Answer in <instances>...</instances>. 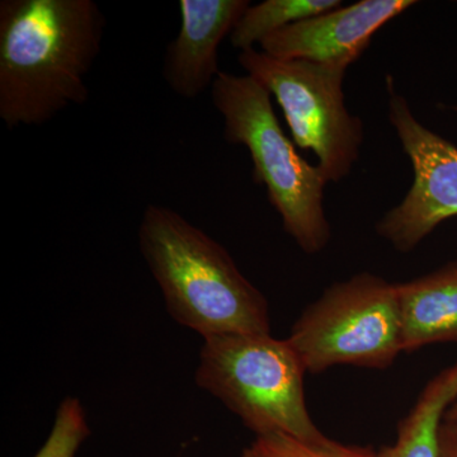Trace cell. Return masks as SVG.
<instances>
[{
    "label": "cell",
    "instance_id": "cell-11",
    "mask_svg": "<svg viewBox=\"0 0 457 457\" xmlns=\"http://www.w3.org/2000/svg\"><path fill=\"white\" fill-rule=\"evenodd\" d=\"M457 403V361L427 383L416 404L398 426L396 441L376 457H440V429Z\"/></svg>",
    "mask_w": 457,
    "mask_h": 457
},
{
    "label": "cell",
    "instance_id": "cell-1",
    "mask_svg": "<svg viewBox=\"0 0 457 457\" xmlns=\"http://www.w3.org/2000/svg\"><path fill=\"white\" fill-rule=\"evenodd\" d=\"M106 17L93 0L0 2V120L41 126L89 98Z\"/></svg>",
    "mask_w": 457,
    "mask_h": 457
},
{
    "label": "cell",
    "instance_id": "cell-2",
    "mask_svg": "<svg viewBox=\"0 0 457 457\" xmlns=\"http://www.w3.org/2000/svg\"><path fill=\"white\" fill-rule=\"evenodd\" d=\"M137 236L167 311L180 326L204 339L270 333L264 295L240 272L220 243L179 212L147 204Z\"/></svg>",
    "mask_w": 457,
    "mask_h": 457
},
{
    "label": "cell",
    "instance_id": "cell-4",
    "mask_svg": "<svg viewBox=\"0 0 457 457\" xmlns=\"http://www.w3.org/2000/svg\"><path fill=\"white\" fill-rule=\"evenodd\" d=\"M306 369L288 339L270 333L204 339L196 384L240 418L255 436L284 433L326 444L306 408Z\"/></svg>",
    "mask_w": 457,
    "mask_h": 457
},
{
    "label": "cell",
    "instance_id": "cell-3",
    "mask_svg": "<svg viewBox=\"0 0 457 457\" xmlns=\"http://www.w3.org/2000/svg\"><path fill=\"white\" fill-rule=\"evenodd\" d=\"M212 96L224 119L225 140L248 149L253 179L266 187L286 233L305 253L323 251L332 237L324 210L328 182L318 165L302 158L286 137L269 90L249 75L221 71Z\"/></svg>",
    "mask_w": 457,
    "mask_h": 457
},
{
    "label": "cell",
    "instance_id": "cell-10",
    "mask_svg": "<svg viewBox=\"0 0 457 457\" xmlns=\"http://www.w3.org/2000/svg\"><path fill=\"white\" fill-rule=\"evenodd\" d=\"M396 285L403 352L437 343L457 345V261Z\"/></svg>",
    "mask_w": 457,
    "mask_h": 457
},
{
    "label": "cell",
    "instance_id": "cell-7",
    "mask_svg": "<svg viewBox=\"0 0 457 457\" xmlns=\"http://www.w3.org/2000/svg\"><path fill=\"white\" fill-rule=\"evenodd\" d=\"M390 82V80H389ZM389 121L413 167L404 200L376 224L378 236L402 253L414 251L441 222L457 216V147L418 121L390 84Z\"/></svg>",
    "mask_w": 457,
    "mask_h": 457
},
{
    "label": "cell",
    "instance_id": "cell-17",
    "mask_svg": "<svg viewBox=\"0 0 457 457\" xmlns=\"http://www.w3.org/2000/svg\"><path fill=\"white\" fill-rule=\"evenodd\" d=\"M450 110L455 111V112H457V104L456 106H451Z\"/></svg>",
    "mask_w": 457,
    "mask_h": 457
},
{
    "label": "cell",
    "instance_id": "cell-8",
    "mask_svg": "<svg viewBox=\"0 0 457 457\" xmlns=\"http://www.w3.org/2000/svg\"><path fill=\"white\" fill-rule=\"evenodd\" d=\"M414 4L411 0H361L341 5L267 36L261 50L278 59L305 60L347 71L378 29Z\"/></svg>",
    "mask_w": 457,
    "mask_h": 457
},
{
    "label": "cell",
    "instance_id": "cell-5",
    "mask_svg": "<svg viewBox=\"0 0 457 457\" xmlns=\"http://www.w3.org/2000/svg\"><path fill=\"white\" fill-rule=\"evenodd\" d=\"M287 339L312 375L335 366L390 368L403 352L396 285L370 272L336 282L303 312Z\"/></svg>",
    "mask_w": 457,
    "mask_h": 457
},
{
    "label": "cell",
    "instance_id": "cell-12",
    "mask_svg": "<svg viewBox=\"0 0 457 457\" xmlns=\"http://www.w3.org/2000/svg\"><path fill=\"white\" fill-rule=\"evenodd\" d=\"M341 5V0H266L249 5L230 35L231 45L240 51L255 49L267 36Z\"/></svg>",
    "mask_w": 457,
    "mask_h": 457
},
{
    "label": "cell",
    "instance_id": "cell-14",
    "mask_svg": "<svg viewBox=\"0 0 457 457\" xmlns=\"http://www.w3.org/2000/svg\"><path fill=\"white\" fill-rule=\"evenodd\" d=\"M89 435L82 403L74 396H68L57 408L49 438L33 457H75Z\"/></svg>",
    "mask_w": 457,
    "mask_h": 457
},
{
    "label": "cell",
    "instance_id": "cell-9",
    "mask_svg": "<svg viewBox=\"0 0 457 457\" xmlns=\"http://www.w3.org/2000/svg\"><path fill=\"white\" fill-rule=\"evenodd\" d=\"M251 5L248 0H180V27L167 45L163 78L177 96L200 97L212 88L219 68V49Z\"/></svg>",
    "mask_w": 457,
    "mask_h": 457
},
{
    "label": "cell",
    "instance_id": "cell-6",
    "mask_svg": "<svg viewBox=\"0 0 457 457\" xmlns=\"http://www.w3.org/2000/svg\"><path fill=\"white\" fill-rule=\"evenodd\" d=\"M237 62L278 99L295 144L314 152L327 182L345 179L365 137L362 120L345 107V69L278 59L257 49L240 51Z\"/></svg>",
    "mask_w": 457,
    "mask_h": 457
},
{
    "label": "cell",
    "instance_id": "cell-15",
    "mask_svg": "<svg viewBox=\"0 0 457 457\" xmlns=\"http://www.w3.org/2000/svg\"><path fill=\"white\" fill-rule=\"evenodd\" d=\"M440 457H457V418L446 416L442 422Z\"/></svg>",
    "mask_w": 457,
    "mask_h": 457
},
{
    "label": "cell",
    "instance_id": "cell-16",
    "mask_svg": "<svg viewBox=\"0 0 457 457\" xmlns=\"http://www.w3.org/2000/svg\"><path fill=\"white\" fill-rule=\"evenodd\" d=\"M446 416L457 418V403H455V404H453V407L450 408V411H447Z\"/></svg>",
    "mask_w": 457,
    "mask_h": 457
},
{
    "label": "cell",
    "instance_id": "cell-13",
    "mask_svg": "<svg viewBox=\"0 0 457 457\" xmlns=\"http://www.w3.org/2000/svg\"><path fill=\"white\" fill-rule=\"evenodd\" d=\"M242 457H376V450L333 440L309 444L284 433H270L255 436L254 441L243 450Z\"/></svg>",
    "mask_w": 457,
    "mask_h": 457
}]
</instances>
